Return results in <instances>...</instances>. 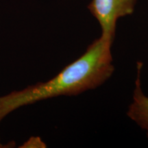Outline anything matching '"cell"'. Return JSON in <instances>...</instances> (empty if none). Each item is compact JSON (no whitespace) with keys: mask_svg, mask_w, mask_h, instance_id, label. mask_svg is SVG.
Masks as SVG:
<instances>
[{"mask_svg":"<svg viewBox=\"0 0 148 148\" xmlns=\"http://www.w3.org/2000/svg\"><path fill=\"white\" fill-rule=\"evenodd\" d=\"M112 42V40L101 36L53 78L0 96V123L21 107L58 96L77 95L101 86L114 69Z\"/></svg>","mask_w":148,"mask_h":148,"instance_id":"6da1fadb","label":"cell"},{"mask_svg":"<svg viewBox=\"0 0 148 148\" xmlns=\"http://www.w3.org/2000/svg\"><path fill=\"white\" fill-rule=\"evenodd\" d=\"M137 0H92L88 8L99 22L103 37L114 40L116 22L134 12Z\"/></svg>","mask_w":148,"mask_h":148,"instance_id":"7a4b0ae2","label":"cell"},{"mask_svg":"<svg viewBox=\"0 0 148 148\" xmlns=\"http://www.w3.org/2000/svg\"><path fill=\"white\" fill-rule=\"evenodd\" d=\"M143 64L137 63V76L135 82V88L133 92L132 102L127 110V116L145 130L148 137V97L142 91L140 86V71Z\"/></svg>","mask_w":148,"mask_h":148,"instance_id":"3957f363","label":"cell"},{"mask_svg":"<svg viewBox=\"0 0 148 148\" xmlns=\"http://www.w3.org/2000/svg\"><path fill=\"white\" fill-rule=\"evenodd\" d=\"M46 145L39 137H31L20 147H45Z\"/></svg>","mask_w":148,"mask_h":148,"instance_id":"277c9868","label":"cell"},{"mask_svg":"<svg viewBox=\"0 0 148 148\" xmlns=\"http://www.w3.org/2000/svg\"><path fill=\"white\" fill-rule=\"evenodd\" d=\"M1 145H2V144L0 143V147H3V146H1Z\"/></svg>","mask_w":148,"mask_h":148,"instance_id":"5b68a950","label":"cell"}]
</instances>
